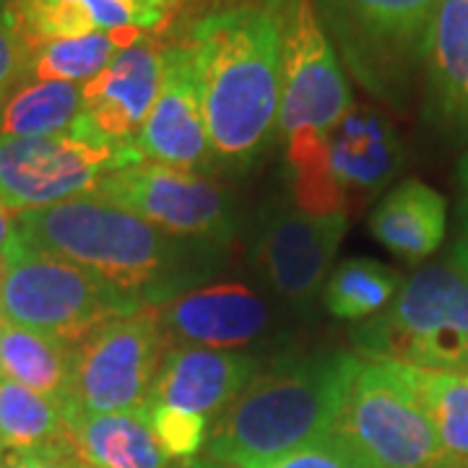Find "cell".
<instances>
[{
    "label": "cell",
    "instance_id": "19",
    "mask_svg": "<svg viewBox=\"0 0 468 468\" xmlns=\"http://www.w3.org/2000/svg\"><path fill=\"white\" fill-rule=\"evenodd\" d=\"M68 445L81 466L89 468H169L151 430L146 406L117 414H86L66 406Z\"/></svg>",
    "mask_w": 468,
    "mask_h": 468
},
{
    "label": "cell",
    "instance_id": "16",
    "mask_svg": "<svg viewBox=\"0 0 468 468\" xmlns=\"http://www.w3.org/2000/svg\"><path fill=\"white\" fill-rule=\"evenodd\" d=\"M169 344L203 349H237L268 325V304L250 286L214 284L183 292L156 307Z\"/></svg>",
    "mask_w": 468,
    "mask_h": 468
},
{
    "label": "cell",
    "instance_id": "38",
    "mask_svg": "<svg viewBox=\"0 0 468 468\" xmlns=\"http://www.w3.org/2000/svg\"><path fill=\"white\" fill-rule=\"evenodd\" d=\"M0 463H3V452H0Z\"/></svg>",
    "mask_w": 468,
    "mask_h": 468
},
{
    "label": "cell",
    "instance_id": "30",
    "mask_svg": "<svg viewBox=\"0 0 468 468\" xmlns=\"http://www.w3.org/2000/svg\"><path fill=\"white\" fill-rule=\"evenodd\" d=\"M14 237H16V218H11V211L0 203V252L11 245Z\"/></svg>",
    "mask_w": 468,
    "mask_h": 468
},
{
    "label": "cell",
    "instance_id": "22",
    "mask_svg": "<svg viewBox=\"0 0 468 468\" xmlns=\"http://www.w3.org/2000/svg\"><path fill=\"white\" fill-rule=\"evenodd\" d=\"M70 451L66 406L0 375V452Z\"/></svg>",
    "mask_w": 468,
    "mask_h": 468
},
{
    "label": "cell",
    "instance_id": "10",
    "mask_svg": "<svg viewBox=\"0 0 468 468\" xmlns=\"http://www.w3.org/2000/svg\"><path fill=\"white\" fill-rule=\"evenodd\" d=\"M97 193L177 239L227 245L237 229L229 193L198 169L169 167L141 156L107 175Z\"/></svg>",
    "mask_w": 468,
    "mask_h": 468
},
{
    "label": "cell",
    "instance_id": "15",
    "mask_svg": "<svg viewBox=\"0 0 468 468\" xmlns=\"http://www.w3.org/2000/svg\"><path fill=\"white\" fill-rule=\"evenodd\" d=\"M162 58L165 48L151 37L117 52L97 79L84 84V112L73 131L133 146L162 86Z\"/></svg>",
    "mask_w": 468,
    "mask_h": 468
},
{
    "label": "cell",
    "instance_id": "36",
    "mask_svg": "<svg viewBox=\"0 0 468 468\" xmlns=\"http://www.w3.org/2000/svg\"><path fill=\"white\" fill-rule=\"evenodd\" d=\"M8 94H11V91H0V107H3V101L8 100Z\"/></svg>",
    "mask_w": 468,
    "mask_h": 468
},
{
    "label": "cell",
    "instance_id": "34",
    "mask_svg": "<svg viewBox=\"0 0 468 468\" xmlns=\"http://www.w3.org/2000/svg\"><path fill=\"white\" fill-rule=\"evenodd\" d=\"M5 273H8V258H5V250L0 252V289H3V282H5Z\"/></svg>",
    "mask_w": 468,
    "mask_h": 468
},
{
    "label": "cell",
    "instance_id": "33",
    "mask_svg": "<svg viewBox=\"0 0 468 468\" xmlns=\"http://www.w3.org/2000/svg\"><path fill=\"white\" fill-rule=\"evenodd\" d=\"M458 183H461V193H463V208L468 214V151L463 154L461 165H458Z\"/></svg>",
    "mask_w": 468,
    "mask_h": 468
},
{
    "label": "cell",
    "instance_id": "3",
    "mask_svg": "<svg viewBox=\"0 0 468 468\" xmlns=\"http://www.w3.org/2000/svg\"><path fill=\"white\" fill-rule=\"evenodd\" d=\"M359 367L346 351H315L258 372L214 421L208 458L252 468L334 435Z\"/></svg>",
    "mask_w": 468,
    "mask_h": 468
},
{
    "label": "cell",
    "instance_id": "32",
    "mask_svg": "<svg viewBox=\"0 0 468 468\" xmlns=\"http://www.w3.org/2000/svg\"><path fill=\"white\" fill-rule=\"evenodd\" d=\"M169 468H229L224 463H217V461H206V458H190V461H175Z\"/></svg>",
    "mask_w": 468,
    "mask_h": 468
},
{
    "label": "cell",
    "instance_id": "7",
    "mask_svg": "<svg viewBox=\"0 0 468 468\" xmlns=\"http://www.w3.org/2000/svg\"><path fill=\"white\" fill-rule=\"evenodd\" d=\"M334 432L365 468H455L401 362H362Z\"/></svg>",
    "mask_w": 468,
    "mask_h": 468
},
{
    "label": "cell",
    "instance_id": "31",
    "mask_svg": "<svg viewBox=\"0 0 468 468\" xmlns=\"http://www.w3.org/2000/svg\"><path fill=\"white\" fill-rule=\"evenodd\" d=\"M452 266L461 268L463 273L468 276V234L452 248Z\"/></svg>",
    "mask_w": 468,
    "mask_h": 468
},
{
    "label": "cell",
    "instance_id": "17",
    "mask_svg": "<svg viewBox=\"0 0 468 468\" xmlns=\"http://www.w3.org/2000/svg\"><path fill=\"white\" fill-rule=\"evenodd\" d=\"M258 367V359L245 351L175 346L159 367L146 406H169L211 421L248 388Z\"/></svg>",
    "mask_w": 468,
    "mask_h": 468
},
{
    "label": "cell",
    "instance_id": "11",
    "mask_svg": "<svg viewBox=\"0 0 468 468\" xmlns=\"http://www.w3.org/2000/svg\"><path fill=\"white\" fill-rule=\"evenodd\" d=\"M351 110V91L315 0H284L282 100L276 133H328Z\"/></svg>",
    "mask_w": 468,
    "mask_h": 468
},
{
    "label": "cell",
    "instance_id": "26",
    "mask_svg": "<svg viewBox=\"0 0 468 468\" xmlns=\"http://www.w3.org/2000/svg\"><path fill=\"white\" fill-rule=\"evenodd\" d=\"M409 369L451 463L468 468V372Z\"/></svg>",
    "mask_w": 468,
    "mask_h": 468
},
{
    "label": "cell",
    "instance_id": "8",
    "mask_svg": "<svg viewBox=\"0 0 468 468\" xmlns=\"http://www.w3.org/2000/svg\"><path fill=\"white\" fill-rule=\"evenodd\" d=\"M141 156L135 144L117 146L79 131L42 138L0 135V203L24 214L91 196L107 175Z\"/></svg>",
    "mask_w": 468,
    "mask_h": 468
},
{
    "label": "cell",
    "instance_id": "24",
    "mask_svg": "<svg viewBox=\"0 0 468 468\" xmlns=\"http://www.w3.org/2000/svg\"><path fill=\"white\" fill-rule=\"evenodd\" d=\"M144 37L149 34L141 29H117L73 39H52L34 50L24 81H66L84 86L112 63L117 52L141 42Z\"/></svg>",
    "mask_w": 468,
    "mask_h": 468
},
{
    "label": "cell",
    "instance_id": "21",
    "mask_svg": "<svg viewBox=\"0 0 468 468\" xmlns=\"http://www.w3.org/2000/svg\"><path fill=\"white\" fill-rule=\"evenodd\" d=\"M0 375L66 406L73 378V346L5 323L0 338Z\"/></svg>",
    "mask_w": 468,
    "mask_h": 468
},
{
    "label": "cell",
    "instance_id": "27",
    "mask_svg": "<svg viewBox=\"0 0 468 468\" xmlns=\"http://www.w3.org/2000/svg\"><path fill=\"white\" fill-rule=\"evenodd\" d=\"M146 411H149L151 430L172 463L196 458L198 451L208 442V432H211L208 419L187 414L180 409H169V406H146Z\"/></svg>",
    "mask_w": 468,
    "mask_h": 468
},
{
    "label": "cell",
    "instance_id": "28",
    "mask_svg": "<svg viewBox=\"0 0 468 468\" xmlns=\"http://www.w3.org/2000/svg\"><path fill=\"white\" fill-rule=\"evenodd\" d=\"M32 55L8 0H0V91H14V86L27 79Z\"/></svg>",
    "mask_w": 468,
    "mask_h": 468
},
{
    "label": "cell",
    "instance_id": "4",
    "mask_svg": "<svg viewBox=\"0 0 468 468\" xmlns=\"http://www.w3.org/2000/svg\"><path fill=\"white\" fill-rule=\"evenodd\" d=\"M406 149L393 122L372 107H351L328 133L286 138L292 193L304 211L346 214L399 177Z\"/></svg>",
    "mask_w": 468,
    "mask_h": 468
},
{
    "label": "cell",
    "instance_id": "25",
    "mask_svg": "<svg viewBox=\"0 0 468 468\" xmlns=\"http://www.w3.org/2000/svg\"><path fill=\"white\" fill-rule=\"evenodd\" d=\"M401 284V276L380 261L349 258L328 276L323 302L338 320H369L393 302Z\"/></svg>",
    "mask_w": 468,
    "mask_h": 468
},
{
    "label": "cell",
    "instance_id": "20",
    "mask_svg": "<svg viewBox=\"0 0 468 468\" xmlns=\"http://www.w3.org/2000/svg\"><path fill=\"white\" fill-rule=\"evenodd\" d=\"M369 232L406 263H421L445 239L448 203L427 183L403 180L372 208Z\"/></svg>",
    "mask_w": 468,
    "mask_h": 468
},
{
    "label": "cell",
    "instance_id": "23",
    "mask_svg": "<svg viewBox=\"0 0 468 468\" xmlns=\"http://www.w3.org/2000/svg\"><path fill=\"white\" fill-rule=\"evenodd\" d=\"M84 112V86L66 81H21L0 107V135L42 138L73 131Z\"/></svg>",
    "mask_w": 468,
    "mask_h": 468
},
{
    "label": "cell",
    "instance_id": "9",
    "mask_svg": "<svg viewBox=\"0 0 468 468\" xmlns=\"http://www.w3.org/2000/svg\"><path fill=\"white\" fill-rule=\"evenodd\" d=\"M167 351V335L151 304L101 325L73 346L66 406L86 414L144 409Z\"/></svg>",
    "mask_w": 468,
    "mask_h": 468
},
{
    "label": "cell",
    "instance_id": "35",
    "mask_svg": "<svg viewBox=\"0 0 468 468\" xmlns=\"http://www.w3.org/2000/svg\"><path fill=\"white\" fill-rule=\"evenodd\" d=\"M0 468H18V463H16V461H14V458L3 455V463H0Z\"/></svg>",
    "mask_w": 468,
    "mask_h": 468
},
{
    "label": "cell",
    "instance_id": "13",
    "mask_svg": "<svg viewBox=\"0 0 468 468\" xmlns=\"http://www.w3.org/2000/svg\"><path fill=\"white\" fill-rule=\"evenodd\" d=\"M346 214H313L300 206L268 211L258 234V263L284 300L310 302L325 286Z\"/></svg>",
    "mask_w": 468,
    "mask_h": 468
},
{
    "label": "cell",
    "instance_id": "12",
    "mask_svg": "<svg viewBox=\"0 0 468 468\" xmlns=\"http://www.w3.org/2000/svg\"><path fill=\"white\" fill-rule=\"evenodd\" d=\"M315 8L328 18L354 73L393 97L409 68L421 63L437 0H315Z\"/></svg>",
    "mask_w": 468,
    "mask_h": 468
},
{
    "label": "cell",
    "instance_id": "6",
    "mask_svg": "<svg viewBox=\"0 0 468 468\" xmlns=\"http://www.w3.org/2000/svg\"><path fill=\"white\" fill-rule=\"evenodd\" d=\"M8 273L0 289V315L11 325L79 346L112 320L146 307L94 271L21 245L5 248Z\"/></svg>",
    "mask_w": 468,
    "mask_h": 468
},
{
    "label": "cell",
    "instance_id": "1",
    "mask_svg": "<svg viewBox=\"0 0 468 468\" xmlns=\"http://www.w3.org/2000/svg\"><path fill=\"white\" fill-rule=\"evenodd\" d=\"M282 32L284 0H266L217 11L187 34L211 149L221 162L250 165L276 133Z\"/></svg>",
    "mask_w": 468,
    "mask_h": 468
},
{
    "label": "cell",
    "instance_id": "18",
    "mask_svg": "<svg viewBox=\"0 0 468 468\" xmlns=\"http://www.w3.org/2000/svg\"><path fill=\"white\" fill-rule=\"evenodd\" d=\"M421 66L427 112L440 128L468 131V0H437L427 27Z\"/></svg>",
    "mask_w": 468,
    "mask_h": 468
},
{
    "label": "cell",
    "instance_id": "14",
    "mask_svg": "<svg viewBox=\"0 0 468 468\" xmlns=\"http://www.w3.org/2000/svg\"><path fill=\"white\" fill-rule=\"evenodd\" d=\"M135 149L149 162L198 172L214 159L203 115L196 52L187 39L165 48L162 86L144 128L138 131Z\"/></svg>",
    "mask_w": 468,
    "mask_h": 468
},
{
    "label": "cell",
    "instance_id": "2",
    "mask_svg": "<svg viewBox=\"0 0 468 468\" xmlns=\"http://www.w3.org/2000/svg\"><path fill=\"white\" fill-rule=\"evenodd\" d=\"M16 239L94 271L151 307L190 292L208 268L206 242L177 239L100 193L18 214Z\"/></svg>",
    "mask_w": 468,
    "mask_h": 468
},
{
    "label": "cell",
    "instance_id": "39",
    "mask_svg": "<svg viewBox=\"0 0 468 468\" xmlns=\"http://www.w3.org/2000/svg\"><path fill=\"white\" fill-rule=\"evenodd\" d=\"M79 468H89V466H81V463H79Z\"/></svg>",
    "mask_w": 468,
    "mask_h": 468
},
{
    "label": "cell",
    "instance_id": "37",
    "mask_svg": "<svg viewBox=\"0 0 468 468\" xmlns=\"http://www.w3.org/2000/svg\"><path fill=\"white\" fill-rule=\"evenodd\" d=\"M3 331H5V320H3V315H0V338H3Z\"/></svg>",
    "mask_w": 468,
    "mask_h": 468
},
{
    "label": "cell",
    "instance_id": "5",
    "mask_svg": "<svg viewBox=\"0 0 468 468\" xmlns=\"http://www.w3.org/2000/svg\"><path fill=\"white\" fill-rule=\"evenodd\" d=\"M354 344L380 362L468 372V276L452 263L421 268L356 328Z\"/></svg>",
    "mask_w": 468,
    "mask_h": 468
},
{
    "label": "cell",
    "instance_id": "29",
    "mask_svg": "<svg viewBox=\"0 0 468 468\" xmlns=\"http://www.w3.org/2000/svg\"><path fill=\"white\" fill-rule=\"evenodd\" d=\"M252 468H365L359 463V458L351 452V448L341 440V437L328 435L313 442V445H304L300 451L286 452L282 458H273L268 463Z\"/></svg>",
    "mask_w": 468,
    "mask_h": 468
}]
</instances>
